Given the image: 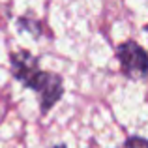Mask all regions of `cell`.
Masks as SVG:
<instances>
[{
    "mask_svg": "<svg viewBox=\"0 0 148 148\" xmlns=\"http://www.w3.org/2000/svg\"><path fill=\"white\" fill-rule=\"evenodd\" d=\"M51 148H66L64 145H56V146H51Z\"/></svg>",
    "mask_w": 148,
    "mask_h": 148,
    "instance_id": "8992f818",
    "label": "cell"
},
{
    "mask_svg": "<svg viewBox=\"0 0 148 148\" xmlns=\"http://www.w3.org/2000/svg\"><path fill=\"white\" fill-rule=\"evenodd\" d=\"M124 148H148V141L143 137H130L126 141Z\"/></svg>",
    "mask_w": 148,
    "mask_h": 148,
    "instance_id": "277c9868",
    "label": "cell"
},
{
    "mask_svg": "<svg viewBox=\"0 0 148 148\" xmlns=\"http://www.w3.org/2000/svg\"><path fill=\"white\" fill-rule=\"evenodd\" d=\"M64 94V86H62V77L56 73H51L47 84L38 92V98H40V109L41 112H47L54 107L58 99Z\"/></svg>",
    "mask_w": 148,
    "mask_h": 148,
    "instance_id": "3957f363",
    "label": "cell"
},
{
    "mask_svg": "<svg viewBox=\"0 0 148 148\" xmlns=\"http://www.w3.org/2000/svg\"><path fill=\"white\" fill-rule=\"evenodd\" d=\"M122 73L127 79L141 81L148 77V53L135 41H126L116 51Z\"/></svg>",
    "mask_w": 148,
    "mask_h": 148,
    "instance_id": "7a4b0ae2",
    "label": "cell"
},
{
    "mask_svg": "<svg viewBox=\"0 0 148 148\" xmlns=\"http://www.w3.org/2000/svg\"><path fill=\"white\" fill-rule=\"evenodd\" d=\"M11 62V73L17 81H21L26 88H32V90L40 92L41 88L47 84L51 73H45L40 69V62L34 56L32 53L25 49L13 51L10 56Z\"/></svg>",
    "mask_w": 148,
    "mask_h": 148,
    "instance_id": "6da1fadb",
    "label": "cell"
},
{
    "mask_svg": "<svg viewBox=\"0 0 148 148\" xmlns=\"http://www.w3.org/2000/svg\"><path fill=\"white\" fill-rule=\"evenodd\" d=\"M19 25H21L23 30H28V32H34V36H40V26H38V23H30V21H26V19H21Z\"/></svg>",
    "mask_w": 148,
    "mask_h": 148,
    "instance_id": "5b68a950",
    "label": "cell"
}]
</instances>
